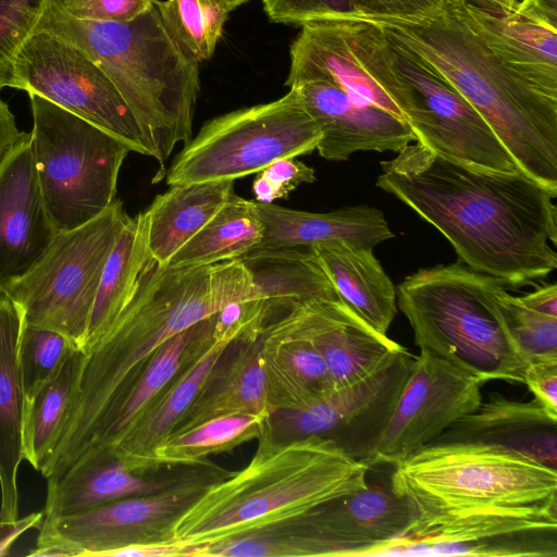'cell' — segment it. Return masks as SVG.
Listing matches in <instances>:
<instances>
[{
	"mask_svg": "<svg viewBox=\"0 0 557 557\" xmlns=\"http://www.w3.org/2000/svg\"><path fill=\"white\" fill-rule=\"evenodd\" d=\"M487 49L524 79L557 94V9L509 7L498 0H460Z\"/></svg>",
	"mask_w": 557,
	"mask_h": 557,
	"instance_id": "obj_18",
	"label": "cell"
},
{
	"mask_svg": "<svg viewBox=\"0 0 557 557\" xmlns=\"http://www.w3.org/2000/svg\"><path fill=\"white\" fill-rule=\"evenodd\" d=\"M23 135L9 106L0 98V163Z\"/></svg>",
	"mask_w": 557,
	"mask_h": 557,
	"instance_id": "obj_48",
	"label": "cell"
},
{
	"mask_svg": "<svg viewBox=\"0 0 557 557\" xmlns=\"http://www.w3.org/2000/svg\"><path fill=\"white\" fill-rule=\"evenodd\" d=\"M448 443L497 446L557 470V416L536 399L510 400L493 393L432 444Z\"/></svg>",
	"mask_w": 557,
	"mask_h": 557,
	"instance_id": "obj_24",
	"label": "cell"
},
{
	"mask_svg": "<svg viewBox=\"0 0 557 557\" xmlns=\"http://www.w3.org/2000/svg\"><path fill=\"white\" fill-rule=\"evenodd\" d=\"M211 313L209 296L196 276L182 269L150 268L131 301L84 351L78 388L42 475L61 476L84 454L94 432L128 394L157 350Z\"/></svg>",
	"mask_w": 557,
	"mask_h": 557,
	"instance_id": "obj_4",
	"label": "cell"
},
{
	"mask_svg": "<svg viewBox=\"0 0 557 557\" xmlns=\"http://www.w3.org/2000/svg\"><path fill=\"white\" fill-rule=\"evenodd\" d=\"M49 0H0V89L14 88V58Z\"/></svg>",
	"mask_w": 557,
	"mask_h": 557,
	"instance_id": "obj_40",
	"label": "cell"
},
{
	"mask_svg": "<svg viewBox=\"0 0 557 557\" xmlns=\"http://www.w3.org/2000/svg\"><path fill=\"white\" fill-rule=\"evenodd\" d=\"M154 260L148 248L145 212L128 216L104 264L82 350L86 351L135 295Z\"/></svg>",
	"mask_w": 557,
	"mask_h": 557,
	"instance_id": "obj_32",
	"label": "cell"
},
{
	"mask_svg": "<svg viewBox=\"0 0 557 557\" xmlns=\"http://www.w3.org/2000/svg\"><path fill=\"white\" fill-rule=\"evenodd\" d=\"M227 12H231L249 0H219Z\"/></svg>",
	"mask_w": 557,
	"mask_h": 557,
	"instance_id": "obj_51",
	"label": "cell"
},
{
	"mask_svg": "<svg viewBox=\"0 0 557 557\" xmlns=\"http://www.w3.org/2000/svg\"><path fill=\"white\" fill-rule=\"evenodd\" d=\"M32 156L30 133L0 163V290L23 277L55 234Z\"/></svg>",
	"mask_w": 557,
	"mask_h": 557,
	"instance_id": "obj_19",
	"label": "cell"
},
{
	"mask_svg": "<svg viewBox=\"0 0 557 557\" xmlns=\"http://www.w3.org/2000/svg\"><path fill=\"white\" fill-rule=\"evenodd\" d=\"M30 147L46 210L57 232L98 216L114 200L129 149L49 100L28 94Z\"/></svg>",
	"mask_w": 557,
	"mask_h": 557,
	"instance_id": "obj_8",
	"label": "cell"
},
{
	"mask_svg": "<svg viewBox=\"0 0 557 557\" xmlns=\"http://www.w3.org/2000/svg\"><path fill=\"white\" fill-rule=\"evenodd\" d=\"M37 30L77 48L107 74L160 164L193 138L198 62L171 35L156 3L133 21L108 22L76 18L48 1Z\"/></svg>",
	"mask_w": 557,
	"mask_h": 557,
	"instance_id": "obj_5",
	"label": "cell"
},
{
	"mask_svg": "<svg viewBox=\"0 0 557 557\" xmlns=\"http://www.w3.org/2000/svg\"><path fill=\"white\" fill-rule=\"evenodd\" d=\"M391 45L396 66L411 87L404 120L419 144L475 168L518 170L491 126L455 87L408 50Z\"/></svg>",
	"mask_w": 557,
	"mask_h": 557,
	"instance_id": "obj_15",
	"label": "cell"
},
{
	"mask_svg": "<svg viewBox=\"0 0 557 557\" xmlns=\"http://www.w3.org/2000/svg\"><path fill=\"white\" fill-rule=\"evenodd\" d=\"M128 216L115 199L95 219L55 234L44 257L4 289L24 324L59 332L83 348L104 264Z\"/></svg>",
	"mask_w": 557,
	"mask_h": 557,
	"instance_id": "obj_10",
	"label": "cell"
},
{
	"mask_svg": "<svg viewBox=\"0 0 557 557\" xmlns=\"http://www.w3.org/2000/svg\"><path fill=\"white\" fill-rule=\"evenodd\" d=\"M264 225L257 202L235 194L170 260L169 267L197 268L239 259L261 243Z\"/></svg>",
	"mask_w": 557,
	"mask_h": 557,
	"instance_id": "obj_35",
	"label": "cell"
},
{
	"mask_svg": "<svg viewBox=\"0 0 557 557\" xmlns=\"http://www.w3.org/2000/svg\"><path fill=\"white\" fill-rule=\"evenodd\" d=\"M413 359L401 346L362 381L335 389L309 405L271 412L261 432L276 441L325 437L351 458L366 463L389 419Z\"/></svg>",
	"mask_w": 557,
	"mask_h": 557,
	"instance_id": "obj_14",
	"label": "cell"
},
{
	"mask_svg": "<svg viewBox=\"0 0 557 557\" xmlns=\"http://www.w3.org/2000/svg\"><path fill=\"white\" fill-rule=\"evenodd\" d=\"M500 2H503L504 4L506 5H509V7H516L518 5L519 2H521L522 0H498Z\"/></svg>",
	"mask_w": 557,
	"mask_h": 557,
	"instance_id": "obj_52",
	"label": "cell"
},
{
	"mask_svg": "<svg viewBox=\"0 0 557 557\" xmlns=\"http://www.w3.org/2000/svg\"><path fill=\"white\" fill-rule=\"evenodd\" d=\"M247 329L230 333L213 330L211 339L186 361L168 386L106 453L134 472L156 470V448L175 429L230 345Z\"/></svg>",
	"mask_w": 557,
	"mask_h": 557,
	"instance_id": "obj_22",
	"label": "cell"
},
{
	"mask_svg": "<svg viewBox=\"0 0 557 557\" xmlns=\"http://www.w3.org/2000/svg\"><path fill=\"white\" fill-rule=\"evenodd\" d=\"M272 22L305 25L313 22L356 18L349 0H262Z\"/></svg>",
	"mask_w": 557,
	"mask_h": 557,
	"instance_id": "obj_41",
	"label": "cell"
},
{
	"mask_svg": "<svg viewBox=\"0 0 557 557\" xmlns=\"http://www.w3.org/2000/svg\"><path fill=\"white\" fill-rule=\"evenodd\" d=\"M509 329L527 362L557 359V317L525 307L506 288L500 297Z\"/></svg>",
	"mask_w": 557,
	"mask_h": 557,
	"instance_id": "obj_39",
	"label": "cell"
},
{
	"mask_svg": "<svg viewBox=\"0 0 557 557\" xmlns=\"http://www.w3.org/2000/svg\"><path fill=\"white\" fill-rule=\"evenodd\" d=\"M42 518V511H38L14 521L0 520V556L7 555L12 544L25 531L39 528Z\"/></svg>",
	"mask_w": 557,
	"mask_h": 557,
	"instance_id": "obj_47",
	"label": "cell"
},
{
	"mask_svg": "<svg viewBox=\"0 0 557 557\" xmlns=\"http://www.w3.org/2000/svg\"><path fill=\"white\" fill-rule=\"evenodd\" d=\"M321 132L295 89L271 102L238 109L208 121L174 158L170 186L235 181L278 159L317 149Z\"/></svg>",
	"mask_w": 557,
	"mask_h": 557,
	"instance_id": "obj_9",
	"label": "cell"
},
{
	"mask_svg": "<svg viewBox=\"0 0 557 557\" xmlns=\"http://www.w3.org/2000/svg\"><path fill=\"white\" fill-rule=\"evenodd\" d=\"M205 547L183 541L133 544L109 552L106 557H203Z\"/></svg>",
	"mask_w": 557,
	"mask_h": 557,
	"instance_id": "obj_46",
	"label": "cell"
},
{
	"mask_svg": "<svg viewBox=\"0 0 557 557\" xmlns=\"http://www.w3.org/2000/svg\"><path fill=\"white\" fill-rule=\"evenodd\" d=\"M309 79L334 83L405 121L411 87L396 66L389 39L371 21L346 18L302 25L290 46L285 85Z\"/></svg>",
	"mask_w": 557,
	"mask_h": 557,
	"instance_id": "obj_12",
	"label": "cell"
},
{
	"mask_svg": "<svg viewBox=\"0 0 557 557\" xmlns=\"http://www.w3.org/2000/svg\"><path fill=\"white\" fill-rule=\"evenodd\" d=\"M213 324L214 314L169 338L157 350L124 399L94 432L84 454L107 451L111 448L175 377L186 361L211 339Z\"/></svg>",
	"mask_w": 557,
	"mask_h": 557,
	"instance_id": "obj_31",
	"label": "cell"
},
{
	"mask_svg": "<svg viewBox=\"0 0 557 557\" xmlns=\"http://www.w3.org/2000/svg\"><path fill=\"white\" fill-rule=\"evenodd\" d=\"M82 20L129 22L153 7L156 0H49Z\"/></svg>",
	"mask_w": 557,
	"mask_h": 557,
	"instance_id": "obj_44",
	"label": "cell"
},
{
	"mask_svg": "<svg viewBox=\"0 0 557 557\" xmlns=\"http://www.w3.org/2000/svg\"><path fill=\"white\" fill-rule=\"evenodd\" d=\"M506 287L463 263L422 268L396 287L397 306L420 350L446 359L483 382L523 381L528 366L503 307Z\"/></svg>",
	"mask_w": 557,
	"mask_h": 557,
	"instance_id": "obj_6",
	"label": "cell"
},
{
	"mask_svg": "<svg viewBox=\"0 0 557 557\" xmlns=\"http://www.w3.org/2000/svg\"><path fill=\"white\" fill-rule=\"evenodd\" d=\"M519 4L520 5L536 4V5L557 8V0H522L521 2H519Z\"/></svg>",
	"mask_w": 557,
	"mask_h": 557,
	"instance_id": "obj_50",
	"label": "cell"
},
{
	"mask_svg": "<svg viewBox=\"0 0 557 557\" xmlns=\"http://www.w3.org/2000/svg\"><path fill=\"white\" fill-rule=\"evenodd\" d=\"M21 309L0 290V520L18 519L17 470L23 460L26 397L18 362Z\"/></svg>",
	"mask_w": 557,
	"mask_h": 557,
	"instance_id": "obj_27",
	"label": "cell"
},
{
	"mask_svg": "<svg viewBox=\"0 0 557 557\" xmlns=\"http://www.w3.org/2000/svg\"><path fill=\"white\" fill-rule=\"evenodd\" d=\"M321 132L317 146L325 160L346 161L358 151H394L416 140L408 124L322 79L289 86Z\"/></svg>",
	"mask_w": 557,
	"mask_h": 557,
	"instance_id": "obj_20",
	"label": "cell"
},
{
	"mask_svg": "<svg viewBox=\"0 0 557 557\" xmlns=\"http://www.w3.org/2000/svg\"><path fill=\"white\" fill-rule=\"evenodd\" d=\"M239 259L259 299L300 305L339 299L311 248H255Z\"/></svg>",
	"mask_w": 557,
	"mask_h": 557,
	"instance_id": "obj_33",
	"label": "cell"
},
{
	"mask_svg": "<svg viewBox=\"0 0 557 557\" xmlns=\"http://www.w3.org/2000/svg\"><path fill=\"white\" fill-rule=\"evenodd\" d=\"M293 327L321 354L335 389L373 373L401 345L366 323L339 299L296 308Z\"/></svg>",
	"mask_w": 557,
	"mask_h": 557,
	"instance_id": "obj_21",
	"label": "cell"
},
{
	"mask_svg": "<svg viewBox=\"0 0 557 557\" xmlns=\"http://www.w3.org/2000/svg\"><path fill=\"white\" fill-rule=\"evenodd\" d=\"M272 308L230 345L171 433L226 414L271 413L260 335Z\"/></svg>",
	"mask_w": 557,
	"mask_h": 557,
	"instance_id": "obj_25",
	"label": "cell"
},
{
	"mask_svg": "<svg viewBox=\"0 0 557 557\" xmlns=\"http://www.w3.org/2000/svg\"><path fill=\"white\" fill-rule=\"evenodd\" d=\"M548 412L557 416V359L528 363L523 381Z\"/></svg>",
	"mask_w": 557,
	"mask_h": 557,
	"instance_id": "obj_45",
	"label": "cell"
},
{
	"mask_svg": "<svg viewBox=\"0 0 557 557\" xmlns=\"http://www.w3.org/2000/svg\"><path fill=\"white\" fill-rule=\"evenodd\" d=\"M455 87L481 114L518 170L557 193V94L506 67L459 2L422 21H371Z\"/></svg>",
	"mask_w": 557,
	"mask_h": 557,
	"instance_id": "obj_2",
	"label": "cell"
},
{
	"mask_svg": "<svg viewBox=\"0 0 557 557\" xmlns=\"http://www.w3.org/2000/svg\"><path fill=\"white\" fill-rule=\"evenodd\" d=\"M268 414L236 413L203 421L182 432H173L156 448L154 468L194 467L210 455L232 451L258 438Z\"/></svg>",
	"mask_w": 557,
	"mask_h": 557,
	"instance_id": "obj_36",
	"label": "cell"
},
{
	"mask_svg": "<svg viewBox=\"0 0 557 557\" xmlns=\"http://www.w3.org/2000/svg\"><path fill=\"white\" fill-rule=\"evenodd\" d=\"M158 12L175 40L198 63L210 59L228 13L219 0H156Z\"/></svg>",
	"mask_w": 557,
	"mask_h": 557,
	"instance_id": "obj_37",
	"label": "cell"
},
{
	"mask_svg": "<svg viewBox=\"0 0 557 557\" xmlns=\"http://www.w3.org/2000/svg\"><path fill=\"white\" fill-rule=\"evenodd\" d=\"M74 348H78L75 343L59 332L23 323L18 362L26 400L33 398Z\"/></svg>",
	"mask_w": 557,
	"mask_h": 557,
	"instance_id": "obj_38",
	"label": "cell"
},
{
	"mask_svg": "<svg viewBox=\"0 0 557 557\" xmlns=\"http://www.w3.org/2000/svg\"><path fill=\"white\" fill-rule=\"evenodd\" d=\"M519 299L530 309L557 317V285L555 283L537 287Z\"/></svg>",
	"mask_w": 557,
	"mask_h": 557,
	"instance_id": "obj_49",
	"label": "cell"
},
{
	"mask_svg": "<svg viewBox=\"0 0 557 557\" xmlns=\"http://www.w3.org/2000/svg\"><path fill=\"white\" fill-rule=\"evenodd\" d=\"M14 88L40 96L156 159L132 110L107 74L82 51L34 32L14 58Z\"/></svg>",
	"mask_w": 557,
	"mask_h": 557,
	"instance_id": "obj_13",
	"label": "cell"
},
{
	"mask_svg": "<svg viewBox=\"0 0 557 557\" xmlns=\"http://www.w3.org/2000/svg\"><path fill=\"white\" fill-rule=\"evenodd\" d=\"M299 306L273 301L272 312L261 331L271 412L309 405L335 391L319 350L293 327V315Z\"/></svg>",
	"mask_w": 557,
	"mask_h": 557,
	"instance_id": "obj_23",
	"label": "cell"
},
{
	"mask_svg": "<svg viewBox=\"0 0 557 557\" xmlns=\"http://www.w3.org/2000/svg\"><path fill=\"white\" fill-rule=\"evenodd\" d=\"M376 186L440 231L461 263L517 288L557 268V193L520 170L468 165L408 144Z\"/></svg>",
	"mask_w": 557,
	"mask_h": 557,
	"instance_id": "obj_1",
	"label": "cell"
},
{
	"mask_svg": "<svg viewBox=\"0 0 557 557\" xmlns=\"http://www.w3.org/2000/svg\"><path fill=\"white\" fill-rule=\"evenodd\" d=\"M311 250L339 300L374 330L386 334L397 312L396 287L373 248L327 242Z\"/></svg>",
	"mask_w": 557,
	"mask_h": 557,
	"instance_id": "obj_28",
	"label": "cell"
},
{
	"mask_svg": "<svg viewBox=\"0 0 557 557\" xmlns=\"http://www.w3.org/2000/svg\"><path fill=\"white\" fill-rule=\"evenodd\" d=\"M315 173L296 158H284L274 161L258 173L252 183V191L259 203H272L285 198L300 184L313 183Z\"/></svg>",
	"mask_w": 557,
	"mask_h": 557,
	"instance_id": "obj_43",
	"label": "cell"
},
{
	"mask_svg": "<svg viewBox=\"0 0 557 557\" xmlns=\"http://www.w3.org/2000/svg\"><path fill=\"white\" fill-rule=\"evenodd\" d=\"M257 208L264 234L256 248H311L327 242L374 248L394 237L384 213L367 205L329 212L295 210L273 202H257Z\"/></svg>",
	"mask_w": 557,
	"mask_h": 557,
	"instance_id": "obj_26",
	"label": "cell"
},
{
	"mask_svg": "<svg viewBox=\"0 0 557 557\" xmlns=\"http://www.w3.org/2000/svg\"><path fill=\"white\" fill-rule=\"evenodd\" d=\"M178 476L149 480L108 453L82 455L61 476L47 480L44 517L71 515L116 499L164 490Z\"/></svg>",
	"mask_w": 557,
	"mask_h": 557,
	"instance_id": "obj_29",
	"label": "cell"
},
{
	"mask_svg": "<svg viewBox=\"0 0 557 557\" xmlns=\"http://www.w3.org/2000/svg\"><path fill=\"white\" fill-rule=\"evenodd\" d=\"M483 383L457 364L420 350L366 465L394 466L431 445L458 419L479 407Z\"/></svg>",
	"mask_w": 557,
	"mask_h": 557,
	"instance_id": "obj_16",
	"label": "cell"
},
{
	"mask_svg": "<svg viewBox=\"0 0 557 557\" xmlns=\"http://www.w3.org/2000/svg\"><path fill=\"white\" fill-rule=\"evenodd\" d=\"M391 488L417 509L413 525L483 510H557V470L480 444H431L394 465Z\"/></svg>",
	"mask_w": 557,
	"mask_h": 557,
	"instance_id": "obj_7",
	"label": "cell"
},
{
	"mask_svg": "<svg viewBox=\"0 0 557 557\" xmlns=\"http://www.w3.org/2000/svg\"><path fill=\"white\" fill-rule=\"evenodd\" d=\"M369 469L329 438L260 432L250 461L211 482L175 521L173 539L206 547L296 518L368 487Z\"/></svg>",
	"mask_w": 557,
	"mask_h": 557,
	"instance_id": "obj_3",
	"label": "cell"
},
{
	"mask_svg": "<svg viewBox=\"0 0 557 557\" xmlns=\"http://www.w3.org/2000/svg\"><path fill=\"white\" fill-rule=\"evenodd\" d=\"M356 18L414 22L435 17L459 0H349Z\"/></svg>",
	"mask_w": 557,
	"mask_h": 557,
	"instance_id": "obj_42",
	"label": "cell"
},
{
	"mask_svg": "<svg viewBox=\"0 0 557 557\" xmlns=\"http://www.w3.org/2000/svg\"><path fill=\"white\" fill-rule=\"evenodd\" d=\"M233 194L234 181H208L173 185L157 195L144 211L152 259L161 267L168 265Z\"/></svg>",
	"mask_w": 557,
	"mask_h": 557,
	"instance_id": "obj_30",
	"label": "cell"
},
{
	"mask_svg": "<svg viewBox=\"0 0 557 557\" xmlns=\"http://www.w3.org/2000/svg\"><path fill=\"white\" fill-rule=\"evenodd\" d=\"M225 471L211 462L178 475L159 492L101 504L71 515L44 517L30 556L106 557L133 544L175 541L178 517Z\"/></svg>",
	"mask_w": 557,
	"mask_h": 557,
	"instance_id": "obj_11",
	"label": "cell"
},
{
	"mask_svg": "<svg viewBox=\"0 0 557 557\" xmlns=\"http://www.w3.org/2000/svg\"><path fill=\"white\" fill-rule=\"evenodd\" d=\"M85 352L72 349L52 376L26 400L23 424V460L41 471L52 455L72 408Z\"/></svg>",
	"mask_w": 557,
	"mask_h": 557,
	"instance_id": "obj_34",
	"label": "cell"
},
{
	"mask_svg": "<svg viewBox=\"0 0 557 557\" xmlns=\"http://www.w3.org/2000/svg\"><path fill=\"white\" fill-rule=\"evenodd\" d=\"M379 556L557 557V510H483L412 525L370 554Z\"/></svg>",
	"mask_w": 557,
	"mask_h": 557,
	"instance_id": "obj_17",
	"label": "cell"
}]
</instances>
